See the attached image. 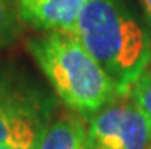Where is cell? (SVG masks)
Masks as SVG:
<instances>
[{"label":"cell","mask_w":151,"mask_h":149,"mask_svg":"<svg viewBox=\"0 0 151 149\" xmlns=\"http://www.w3.org/2000/svg\"><path fill=\"white\" fill-rule=\"evenodd\" d=\"M73 34L111 79L118 96L130 94L151 67V29L124 0H88Z\"/></svg>","instance_id":"1"},{"label":"cell","mask_w":151,"mask_h":149,"mask_svg":"<svg viewBox=\"0 0 151 149\" xmlns=\"http://www.w3.org/2000/svg\"><path fill=\"white\" fill-rule=\"evenodd\" d=\"M150 149H151V143H150Z\"/></svg>","instance_id":"11"},{"label":"cell","mask_w":151,"mask_h":149,"mask_svg":"<svg viewBox=\"0 0 151 149\" xmlns=\"http://www.w3.org/2000/svg\"><path fill=\"white\" fill-rule=\"evenodd\" d=\"M23 24L17 0H0V50L14 44Z\"/></svg>","instance_id":"7"},{"label":"cell","mask_w":151,"mask_h":149,"mask_svg":"<svg viewBox=\"0 0 151 149\" xmlns=\"http://www.w3.org/2000/svg\"><path fill=\"white\" fill-rule=\"evenodd\" d=\"M130 96L139 105V108L151 119V67L134 84L130 91Z\"/></svg>","instance_id":"8"},{"label":"cell","mask_w":151,"mask_h":149,"mask_svg":"<svg viewBox=\"0 0 151 149\" xmlns=\"http://www.w3.org/2000/svg\"><path fill=\"white\" fill-rule=\"evenodd\" d=\"M54 105L52 96L34 81L0 67V146L38 148Z\"/></svg>","instance_id":"3"},{"label":"cell","mask_w":151,"mask_h":149,"mask_svg":"<svg viewBox=\"0 0 151 149\" xmlns=\"http://www.w3.org/2000/svg\"><path fill=\"white\" fill-rule=\"evenodd\" d=\"M0 149H38V148H24V146H6V145H2Z\"/></svg>","instance_id":"10"},{"label":"cell","mask_w":151,"mask_h":149,"mask_svg":"<svg viewBox=\"0 0 151 149\" xmlns=\"http://www.w3.org/2000/svg\"><path fill=\"white\" fill-rule=\"evenodd\" d=\"M88 0H17L22 21L41 32H73Z\"/></svg>","instance_id":"5"},{"label":"cell","mask_w":151,"mask_h":149,"mask_svg":"<svg viewBox=\"0 0 151 149\" xmlns=\"http://www.w3.org/2000/svg\"><path fill=\"white\" fill-rule=\"evenodd\" d=\"M139 3L142 6V11H144L145 21L148 23L150 29H151V0H139Z\"/></svg>","instance_id":"9"},{"label":"cell","mask_w":151,"mask_h":149,"mask_svg":"<svg viewBox=\"0 0 151 149\" xmlns=\"http://www.w3.org/2000/svg\"><path fill=\"white\" fill-rule=\"evenodd\" d=\"M86 125L90 149H150L151 119L130 94L110 101Z\"/></svg>","instance_id":"4"},{"label":"cell","mask_w":151,"mask_h":149,"mask_svg":"<svg viewBox=\"0 0 151 149\" xmlns=\"http://www.w3.org/2000/svg\"><path fill=\"white\" fill-rule=\"evenodd\" d=\"M38 149H90L86 120L72 111L52 119L40 140Z\"/></svg>","instance_id":"6"},{"label":"cell","mask_w":151,"mask_h":149,"mask_svg":"<svg viewBox=\"0 0 151 149\" xmlns=\"http://www.w3.org/2000/svg\"><path fill=\"white\" fill-rule=\"evenodd\" d=\"M26 49L60 101L84 120L118 98L111 79L73 32H43L29 38Z\"/></svg>","instance_id":"2"}]
</instances>
